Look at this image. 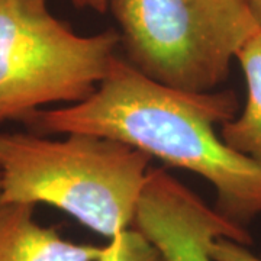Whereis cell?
<instances>
[{
	"instance_id": "obj_11",
	"label": "cell",
	"mask_w": 261,
	"mask_h": 261,
	"mask_svg": "<svg viewBox=\"0 0 261 261\" xmlns=\"http://www.w3.org/2000/svg\"><path fill=\"white\" fill-rule=\"evenodd\" d=\"M248 8L251 10L252 16L257 20L258 27L261 28V0H245Z\"/></svg>"
},
{
	"instance_id": "obj_3",
	"label": "cell",
	"mask_w": 261,
	"mask_h": 261,
	"mask_svg": "<svg viewBox=\"0 0 261 261\" xmlns=\"http://www.w3.org/2000/svg\"><path fill=\"white\" fill-rule=\"evenodd\" d=\"M125 60L155 83L209 93L260 27L245 0H111Z\"/></svg>"
},
{
	"instance_id": "obj_10",
	"label": "cell",
	"mask_w": 261,
	"mask_h": 261,
	"mask_svg": "<svg viewBox=\"0 0 261 261\" xmlns=\"http://www.w3.org/2000/svg\"><path fill=\"white\" fill-rule=\"evenodd\" d=\"M77 9H90L99 13L109 10L111 0H70Z\"/></svg>"
},
{
	"instance_id": "obj_6",
	"label": "cell",
	"mask_w": 261,
	"mask_h": 261,
	"mask_svg": "<svg viewBox=\"0 0 261 261\" xmlns=\"http://www.w3.org/2000/svg\"><path fill=\"white\" fill-rule=\"evenodd\" d=\"M34 205L0 203V261H99L105 247L64 240L38 224Z\"/></svg>"
},
{
	"instance_id": "obj_4",
	"label": "cell",
	"mask_w": 261,
	"mask_h": 261,
	"mask_svg": "<svg viewBox=\"0 0 261 261\" xmlns=\"http://www.w3.org/2000/svg\"><path fill=\"white\" fill-rule=\"evenodd\" d=\"M118 31L79 35L48 0H0V122L27 121L51 103H80L109 74Z\"/></svg>"
},
{
	"instance_id": "obj_12",
	"label": "cell",
	"mask_w": 261,
	"mask_h": 261,
	"mask_svg": "<svg viewBox=\"0 0 261 261\" xmlns=\"http://www.w3.org/2000/svg\"><path fill=\"white\" fill-rule=\"evenodd\" d=\"M0 202H2V183H0Z\"/></svg>"
},
{
	"instance_id": "obj_8",
	"label": "cell",
	"mask_w": 261,
	"mask_h": 261,
	"mask_svg": "<svg viewBox=\"0 0 261 261\" xmlns=\"http://www.w3.org/2000/svg\"><path fill=\"white\" fill-rule=\"evenodd\" d=\"M99 261H166L155 245L135 228L125 229L111 238Z\"/></svg>"
},
{
	"instance_id": "obj_7",
	"label": "cell",
	"mask_w": 261,
	"mask_h": 261,
	"mask_svg": "<svg viewBox=\"0 0 261 261\" xmlns=\"http://www.w3.org/2000/svg\"><path fill=\"white\" fill-rule=\"evenodd\" d=\"M247 82V102L240 116L225 122L222 140L235 151L261 163V28L237 54Z\"/></svg>"
},
{
	"instance_id": "obj_5",
	"label": "cell",
	"mask_w": 261,
	"mask_h": 261,
	"mask_svg": "<svg viewBox=\"0 0 261 261\" xmlns=\"http://www.w3.org/2000/svg\"><path fill=\"white\" fill-rule=\"evenodd\" d=\"M132 228L155 245L166 261H214L211 245L218 238L251 244L245 228L209 207L163 168L148 171Z\"/></svg>"
},
{
	"instance_id": "obj_9",
	"label": "cell",
	"mask_w": 261,
	"mask_h": 261,
	"mask_svg": "<svg viewBox=\"0 0 261 261\" xmlns=\"http://www.w3.org/2000/svg\"><path fill=\"white\" fill-rule=\"evenodd\" d=\"M211 257L214 261H261L247 250L244 244L235 243L228 238H218L211 245Z\"/></svg>"
},
{
	"instance_id": "obj_1",
	"label": "cell",
	"mask_w": 261,
	"mask_h": 261,
	"mask_svg": "<svg viewBox=\"0 0 261 261\" xmlns=\"http://www.w3.org/2000/svg\"><path fill=\"white\" fill-rule=\"evenodd\" d=\"M232 92L187 93L141 74L116 57L90 97L67 108L37 111L27 119L38 132L108 137L148 157L199 174L216 193L215 209L245 228L261 215V163L231 148L215 125L237 112Z\"/></svg>"
},
{
	"instance_id": "obj_2",
	"label": "cell",
	"mask_w": 261,
	"mask_h": 261,
	"mask_svg": "<svg viewBox=\"0 0 261 261\" xmlns=\"http://www.w3.org/2000/svg\"><path fill=\"white\" fill-rule=\"evenodd\" d=\"M149 164L142 151L108 137L0 132V203L54 206L113 238L132 228Z\"/></svg>"
}]
</instances>
